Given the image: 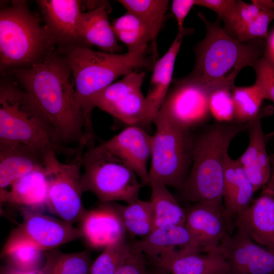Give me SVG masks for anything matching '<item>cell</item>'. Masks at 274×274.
I'll list each match as a JSON object with an SVG mask.
<instances>
[{
    "label": "cell",
    "mask_w": 274,
    "mask_h": 274,
    "mask_svg": "<svg viewBox=\"0 0 274 274\" xmlns=\"http://www.w3.org/2000/svg\"><path fill=\"white\" fill-rule=\"evenodd\" d=\"M4 258L6 259L8 265L23 271L40 270L46 261L44 251L30 247L15 249Z\"/></svg>",
    "instance_id": "cell-35"
},
{
    "label": "cell",
    "mask_w": 274,
    "mask_h": 274,
    "mask_svg": "<svg viewBox=\"0 0 274 274\" xmlns=\"http://www.w3.org/2000/svg\"><path fill=\"white\" fill-rule=\"evenodd\" d=\"M18 143L45 154L66 152L52 124L15 81L1 80L0 144Z\"/></svg>",
    "instance_id": "cell-5"
},
{
    "label": "cell",
    "mask_w": 274,
    "mask_h": 274,
    "mask_svg": "<svg viewBox=\"0 0 274 274\" xmlns=\"http://www.w3.org/2000/svg\"><path fill=\"white\" fill-rule=\"evenodd\" d=\"M55 42L25 1H13L0 11L1 72L31 65L54 49Z\"/></svg>",
    "instance_id": "cell-6"
},
{
    "label": "cell",
    "mask_w": 274,
    "mask_h": 274,
    "mask_svg": "<svg viewBox=\"0 0 274 274\" xmlns=\"http://www.w3.org/2000/svg\"><path fill=\"white\" fill-rule=\"evenodd\" d=\"M22 222L11 232L1 257L19 248L33 247L43 251L56 249L83 237L79 227L41 212L21 208Z\"/></svg>",
    "instance_id": "cell-10"
},
{
    "label": "cell",
    "mask_w": 274,
    "mask_h": 274,
    "mask_svg": "<svg viewBox=\"0 0 274 274\" xmlns=\"http://www.w3.org/2000/svg\"><path fill=\"white\" fill-rule=\"evenodd\" d=\"M234 0H195V5L204 7L214 11L219 19L235 33L238 40L243 32L244 24L238 17Z\"/></svg>",
    "instance_id": "cell-34"
},
{
    "label": "cell",
    "mask_w": 274,
    "mask_h": 274,
    "mask_svg": "<svg viewBox=\"0 0 274 274\" xmlns=\"http://www.w3.org/2000/svg\"><path fill=\"white\" fill-rule=\"evenodd\" d=\"M36 3L42 14L45 27L60 51L74 46H84L77 31L78 22L82 12L81 1L39 0Z\"/></svg>",
    "instance_id": "cell-16"
},
{
    "label": "cell",
    "mask_w": 274,
    "mask_h": 274,
    "mask_svg": "<svg viewBox=\"0 0 274 274\" xmlns=\"http://www.w3.org/2000/svg\"><path fill=\"white\" fill-rule=\"evenodd\" d=\"M255 192L241 164L228 155L224 168V212L231 225L232 220L251 204Z\"/></svg>",
    "instance_id": "cell-22"
},
{
    "label": "cell",
    "mask_w": 274,
    "mask_h": 274,
    "mask_svg": "<svg viewBox=\"0 0 274 274\" xmlns=\"http://www.w3.org/2000/svg\"><path fill=\"white\" fill-rule=\"evenodd\" d=\"M248 127V122H216L194 137L191 168L180 190L186 200L194 203L209 201L223 207L224 168L228 148Z\"/></svg>",
    "instance_id": "cell-2"
},
{
    "label": "cell",
    "mask_w": 274,
    "mask_h": 274,
    "mask_svg": "<svg viewBox=\"0 0 274 274\" xmlns=\"http://www.w3.org/2000/svg\"><path fill=\"white\" fill-rule=\"evenodd\" d=\"M46 155L23 144H0L1 190L36 170L44 169Z\"/></svg>",
    "instance_id": "cell-21"
},
{
    "label": "cell",
    "mask_w": 274,
    "mask_h": 274,
    "mask_svg": "<svg viewBox=\"0 0 274 274\" xmlns=\"http://www.w3.org/2000/svg\"><path fill=\"white\" fill-rule=\"evenodd\" d=\"M149 186L151 188L150 201L153 209L154 229L166 225H185L186 210L179 205L167 187L157 182H151Z\"/></svg>",
    "instance_id": "cell-27"
},
{
    "label": "cell",
    "mask_w": 274,
    "mask_h": 274,
    "mask_svg": "<svg viewBox=\"0 0 274 274\" xmlns=\"http://www.w3.org/2000/svg\"><path fill=\"white\" fill-rule=\"evenodd\" d=\"M112 27L117 40L124 43L128 52L139 53L147 50L151 42L149 31L143 22L129 12L115 19Z\"/></svg>",
    "instance_id": "cell-31"
},
{
    "label": "cell",
    "mask_w": 274,
    "mask_h": 274,
    "mask_svg": "<svg viewBox=\"0 0 274 274\" xmlns=\"http://www.w3.org/2000/svg\"><path fill=\"white\" fill-rule=\"evenodd\" d=\"M236 231L214 250L228 265L227 274H274V251L257 245L245 226L235 221Z\"/></svg>",
    "instance_id": "cell-13"
},
{
    "label": "cell",
    "mask_w": 274,
    "mask_h": 274,
    "mask_svg": "<svg viewBox=\"0 0 274 274\" xmlns=\"http://www.w3.org/2000/svg\"><path fill=\"white\" fill-rule=\"evenodd\" d=\"M232 88H218L214 90L210 96V113L216 122H234V108Z\"/></svg>",
    "instance_id": "cell-36"
},
{
    "label": "cell",
    "mask_w": 274,
    "mask_h": 274,
    "mask_svg": "<svg viewBox=\"0 0 274 274\" xmlns=\"http://www.w3.org/2000/svg\"><path fill=\"white\" fill-rule=\"evenodd\" d=\"M145 74L132 71L90 98L93 108H98L122 122L142 125L145 114V96L142 85Z\"/></svg>",
    "instance_id": "cell-12"
},
{
    "label": "cell",
    "mask_w": 274,
    "mask_h": 274,
    "mask_svg": "<svg viewBox=\"0 0 274 274\" xmlns=\"http://www.w3.org/2000/svg\"><path fill=\"white\" fill-rule=\"evenodd\" d=\"M126 231L132 235L143 238L149 235L154 229V214L151 201L139 198L122 206L112 202Z\"/></svg>",
    "instance_id": "cell-28"
},
{
    "label": "cell",
    "mask_w": 274,
    "mask_h": 274,
    "mask_svg": "<svg viewBox=\"0 0 274 274\" xmlns=\"http://www.w3.org/2000/svg\"><path fill=\"white\" fill-rule=\"evenodd\" d=\"M40 270L31 271H23L18 270L7 264L1 267L0 274H41Z\"/></svg>",
    "instance_id": "cell-42"
},
{
    "label": "cell",
    "mask_w": 274,
    "mask_h": 274,
    "mask_svg": "<svg viewBox=\"0 0 274 274\" xmlns=\"http://www.w3.org/2000/svg\"><path fill=\"white\" fill-rule=\"evenodd\" d=\"M236 221L245 226L255 242L274 251V197L266 186Z\"/></svg>",
    "instance_id": "cell-23"
},
{
    "label": "cell",
    "mask_w": 274,
    "mask_h": 274,
    "mask_svg": "<svg viewBox=\"0 0 274 274\" xmlns=\"http://www.w3.org/2000/svg\"><path fill=\"white\" fill-rule=\"evenodd\" d=\"M148 274H171V273L155 269L149 272Z\"/></svg>",
    "instance_id": "cell-45"
},
{
    "label": "cell",
    "mask_w": 274,
    "mask_h": 274,
    "mask_svg": "<svg viewBox=\"0 0 274 274\" xmlns=\"http://www.w3.org/2000/svg\"><path fill=\"white\" fill-rule=\"evenodd\" d=\"M132 249L125 236L107 245L92 263L89 274H115Z\"/></svg>",
    "instance_id": "cell-33"
},
{
    "label": "cell",
    "mask_w": 274,
    "mask_h": 274,
    "mask_svg": "<svg viewBox=\"0 0 274 274\" xmlns=\"http://www.w3.org/2000/svg\"><path fill=\"white\" fill-rule=\"evenodd\" d=\"M257 4L264 8L274 10V2L272 1H254Z\"/></svg>",
    "instance_id": "cell-44"
},
{
    "label": "cell",
    "mask_w": 274,
    "mask_h": 274,
    "mask_svg": "<svg viewBox=\"0 0 274 274\" xmlns=\"http://www.w3.org/2000/svg\"><path fill=\"white\" fill-rule=\"evenodd\" d=\"M150 260L157 269L171 274H227L228 271L225 259L215 251L174 250Z\"/></svg>",
    "instance_id": "cell-17"
},
{
    "label": "cell",
    "mask_w": 274,
    "mask_h": 274,
    "mask_svg": "<svg viewBox=\"0 0 274 274\" xmlns=\"http://www.w3.org/2000/svg\"><path fill=\"white\" fill-rule=\"evenodd\" d=\"M269 112L263 110L248 122L249 143L246 150L237 159L255 191L265 185L271 178V161L266 151V138L261 125L262 118Z\"/></svg>",
    "instance_id": "cell-20"
},
{
    "label": "cell",
    "mask_w": 274,
    "mask_h": 274,
    "mask_svg": "<svg viewBox=\"0 0 274 274\" xmlns=\"http://www.w3.org/2000/svg\"><path fill=\"white\" fill-rule=\"evenodd\" d=\"M77 31L84 46H95L101 51L118 53L122 50L108 18L105 4L86 12H81Z\"/></svg>",
    "instance_id": "cell-25"
},
{
    "label": "cell",
    "mask_w": 274,
    "mask_h": 274,
    "mask_svg": "<svg viewBox=\"0 0 274 274\" xmlns=\"http://www.w3.org/2000/svg\"><path fill=\"white\" fill-rule=\"evenodd\" d=\"M149 260L174 250H189L204 253L185 225H166L155 228L141 240L132 244Z\"/></svg>",
    "instance_id": "cell-24"
},
{
    "label": "cell",
    "mask_w": 274,
    "mask_h": 274,
    "mask_svg": "<svg viewBox=\"0 0 274 274\" xmlns=\"http://www.w3.org/2000/svg\"><path fill=\"white\" fill-rule=\"evenodd\" d=\"M10 191L1 190L3 202L41 212L47 208L48 179L45 168L36 170L15 181Z\"/></svg>",
    "instance_id": "cell-26"
},
{
    "label": "cell",
    "mask_w": 274,
    "mask_h": 274,
    "mask_svg": "<svg viewBox=\"0 0 274 274\" xmlns=\"http://www.w3.org/2000/svg\"><path fill=\"white\" fill-rule=\"evenodd\" d=\"M128 12L136 15L148 28L156 57V40L162 26L169 1L167 0H119Z\"/></svg>",
    "instance_id": "cell-29"
},
{
    "label": "cell",
    "mask_w": 274,
    "mask_h": 274,
    "mask_svg": "<svg viewBox=\"0 0 274 274\" xmlns=\"http://www.w3.org/2000/svg\"><path fill=\"white\" fill-rule=\"evenodd\" d=\"M152 142L153 135L141 126L130 125L100 145L132 169L142 185H149L147 166L151 157Z\"/></svg>",
    "instance_id": "cell-15"
},
{
    "label": "cell",
    "mask_w": 274,
    "mask_h": 274,
    "mask_svg": "<svg viewBox=\"0 0 274 274\" xmlns=\"http://www.w3.org/2000/svg\"><path fill=\"white\" fill-rule=\"evenodd\" d=\"M272 136H274V131L269 133V134H267L265 136L266 140L268 138H271Z\"/></svg>",
    "instance_id": "cell-47"
},
{
    "label": "cell",
    "mask_w": 274,
    "mask_h": 274,
    "mask_svg": "<svg viewBox=\"0 0 274 274\" xmlns=\"http://www.w3.org/2000/svg\"><path fill=\"white\" fill-rule=\"evenodd\" d=\"M234 102V122L248 123L260 112L264 98L254 85L248 87L233 86L231 90Z\"/></svg>",
    "instance_id": "cell-32"
},
{
    "label": "cell",
    "mask_w": 274,
    "mask_h": 274,
    "mask_svg": "<svg viewBox=\"0 0 274 274\" xmlns=\"http://www.w3.org/2000/svg\"><path fill=\"white\" fill-rule=\"evenodd\" d=\"M173 83L158 113L190 131L209 118L210 97L217 89L190 75Z\"/></svg>",
    "instance_id": "cell-11"
},
{
    "label": "cell",
    "mask_w": 274,
    "mask_h": 274,
    "mask_svg": "<svg viewBox=\"0 0 274 274\" xmlns=\"http://www.w3.org/2000/svg\"><path fill=\"white\" fill-rule=\"evenodd\" d=\"M274 19V10L262 7L259 15L251 22L244 25L238 40L247 42L253 40L266 39L269 24Z\"/></svg>",
    "instance_id": "cell-38"
},
{
    "label": "cell",
    "mask_w": 274,
    "mask_h": 274,
    "mask_svg": "<svg viewBox=\"0 0 274 274\" xmlns=\"http://www.w3.org/2000/svg\"><path fill=\"white\" fill-rule=\"evenodd\" d=\"M61 52L69 64L76 97L84 115V134L90 136L93 133L91 97L120 76L139 68H150L154 64L147 56V51L119 54L77 46Z\"/></svg>",
    "instance_id": "cell-3"
},
{
    "label": "cell",
    "mask_w": 274,
    "mask_h": 274,
    "mask_svg": "<svg viewBox=\"0 0 274 274\" xmlns=\"http://www.w3.org/2000/svg\"><path fill=\"white\" fill-rule=\"evenodd\" d=\"M9 72L49 120L64 146L78 145L85 119L64 54L54 49L36 62Z\"/></svg>",
    "instance_id": "cell-1"
},
{
    "label": "cell",
    "mask_w": 274,
    "mask_h": 274,
    "mask_svg": "<svg viewBox=\"0 0 274 274\" xmlns=\"http://www.w3.org/2000/svg\"><path fill=\"white\" fill-rule=\"evenodd\" d=\"M195 0H174L172 3V11L177 21L178 31L186 30L184 27V20L193 5Z\"/></svg>",
    "instance_id": "cell-41"
},
{
    "label": "cell",
    "mask_w": 274,
    "mask_h": 274,
    "mask_svg": "<svg viewBox=\"0 0 274 274\" xmlns=\"http://www.w3.org/2000/svg\"><path fill=\"white\" fill-rule=\"evenodd\" d=\"M270 159L273 167V175L272 177L274 178V154L271 155Z\"/></svg>",
    "instance_id": "cell-46"
},
{
    "label": "cell",
    "mask_w": 274,
    "mask_h": 274,
    "mask_svg": "<svg viewBox=\"0 0 274 274\" xmlns=\"http://www.w3.org/2000/svg\"><path fill=\"white\" fill-rule=\"evenodd\" d=\"M90 141L83 137L69 163L58 160L56 153L46 154L45 170L48 179L47 208L59 219L73 224L79 222L86 212L82 201L80 169L84 148Z\"/></svg>",
    "instance_id": "cell-9"
},
{
    "label": "cell",
    "mask_w": 274,
    "mask_h": 274,
    "mask_svg": "<svg viewBox=\"0 0 274 274\" xmlns=\"http://www.w3.org/2000/svg\"><path fill=\"white\" fill-rule=\"evenodd\" d=\"M46 261L41 274H89L91 258L87 250L72 253L54 249L44 251Z\"/></svg>",
    "instance_id": "cell-30"
},
{
    "label": "cell",
    "mask_w": 274,
    "mask_h": 274,
    "mask_svg": "<svg viewBox=\"0 0 274 274\" xmlns=\"http://www.w3.org/2000/svg\"><path fill=\"white\" fill-rule=\"evenodd\" d=\"M79 223L82 237L92 248H105L125 236L126 230L112 202L101 203L97 208L87 210Z\"/></svg>",
    "instance_id": "cell-19"
},
{
    "label": "cell",
    "mask_w": 274,
    "mask_h": 274,
    "mask_svg": "<svg viewBox=\"0 0 274 274\" xmlns=\"http://www.w3.org/2000/svg\"><path fill=\"white\" fill-rule=\"evenodd\" d=\"M186 210L185 226L204 253L214 251L233 228L224 207L209 201L195 203Z\"/></svg>",
    "instance_id": "cell-14"
},
{
    "label": "cell",
    "mask_w": 274,
    "mask_h": 274,
    "mask_svg": "<svg viewBox=\"0 0 274 274\" xmlns=\"http://www.w3.org/2000/svg\"><path fill=\"white\" fill-rule=\"evenodd\" d=\"M153 123L149 185L157 182L180 190L191 168L194 136L163 115L157 113Z\"/></svg>",
    "instance_id": "cell-7"
},
{
    "label": "cell",
    "mask_w": 274,
    "mask_h": 274,
    "mask_svg": "<svg viewBox=\"0 0 274 274\" xmlns=\"http://www.w3.org/2000/svg\"><path fill=\"white\" fill-rule=\"evenodd\" d=\"M253 67L256 74L254 85L259 89L264 99L274 102V60L264 53Z\"/></svg>",
    "instance_id": "cell-37"
},
{
    "label": "cell",
    "mask_w": 274,
    "mask_h": 274,
    "mask_svg": "<svg viewBox=\"0 0 274 274\" xmlns=\"http://www.w3.org/2000/svg\"><path fill=\"white\" fill-rule=\"evenodd\" d=\"M148 273L145 256L132 246L129 255L115 274H148Z\"/></svg>",
    "instance_id": "cell-39"
},
{
    "label": "cell",
    "mask_w": 274,
    "mask_h": 274,
    "mask_svg": "<svg viewBox=\"0 0 274 274\" xmlns=\"http://www.w3.org/2000/svg\"><path fill=\"white\" fill-rule=\"evenodd\" d=\"M198 15L206 27V35L195 48L196 60L192 77L216 88H232L239 72L253 66L263 53L262 39L241 42L229 36L220 19L209 22Z\"/></svg>",
    "instance_id": "cell-4"
},
{
    "label": "cell",
    "mask_w": 274,
    "mask_h": 274,
    "mask_svg": "<svg viewBox=\"0 0 274 274\" xmlns=\"http://www.w3.org/2000/svg\"><path fill=\"white\" fill-rule=\"evenodd\" d=\"M235 7L237 15L244 25L254 20L262 9V7L254 1H252V4L236 1Z\"/></svg>",
    "instance_id": "cell-40"
},
{
    "label": "cell",
    "mask_w": 274,
    "mask_h": 274,
    "mask_svg": "<svg viewBox=\"0 0 274 274\" xmlns=\"http://www.w3.org/2000/svg\"><path fill=\"white\" fill-rule=\"evenodd\" d=\"M192 31L187 29L178 31L167 51L154 63L149 88L145 96V114L142 125L151 124L163 105L173 81L175 62L183 37Z\"/></svg>",
    "instance_id": "cell-18"
},
{
    "label": "cell",
    "mask_w": 274,
    "mask_h": 274,
    "mask_svg": "<svg viewBox=\"0 0 274 274\" xmlns=\"http://www.w3.org/2000/svg\"><path fill=\"white\" fill-rule=\"evenodd\" d=\"M264 53L274 60V31L268 39Z\"/></svg>",
    "instance_id": "cell-43"
},
{
    "label": "cell",
    "mask_w": 274,
    "mask_h": 274,
    "mask_svg": "<svg viewBox=\"0 0 274 274\" xmlns=\"http://www.w3.org/2000/svg\"><path fill=\"white\" fill-rule=\"evenodd\" d=\"M81 176L82 192L89 191L101 203L123 201L127 203L139 199L142 186L138 176L116 156L100 145L92 146L84 153Z\"/></svg>",
    "instance_id": "cell-8"
}]
</instances>
